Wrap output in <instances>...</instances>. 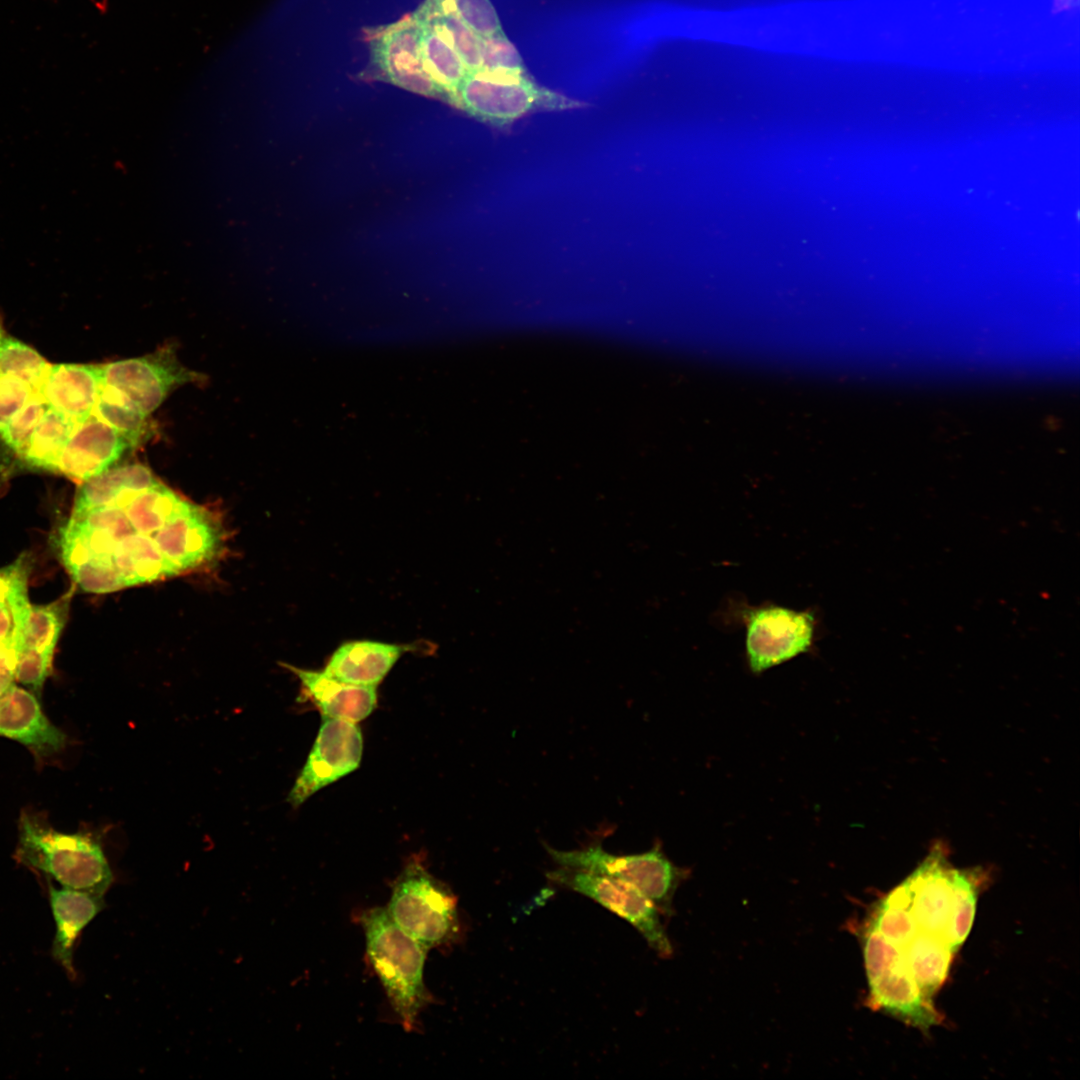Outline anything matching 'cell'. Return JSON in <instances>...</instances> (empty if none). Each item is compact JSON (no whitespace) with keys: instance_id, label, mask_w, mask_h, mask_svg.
<instances>
[{"instance_id":"1","label":"cell","mask_w":1080,"mask_h":1080,"mask_svg":"<svg viewBox=\"0 0 1080 1080\" xmlns=\"http://www.w3.org/2000/svg\"><path fill=\"white\" fill-rule=\"evenodd\" d=\"M224 530L145 465H113L80 483L59 529L60 559L73 582L104 594L191 572L222 551Z\"/></svg>"},{"instance_id":"2","label":"cell","mask_w":1080,"mask_h":1080,"mask_svg":"<svg viewBox=\"0 0 1080 1080\" xmlns=\"http://www.w3.org/2000/svg\"><path fill=\"white\" fill-rule=\"evenodd\" d=\"M366 954L391 1005L406 1031L417 1025L419 1014L431 1001L423 979L427 949L404 932L384 908L360 915Z\"/></svg>"},{"instance_id":"3","label":"cell","mask_w":1080,"mask_h":1080,"mask_svg":"<svg viewBox=\"0 0 1080 1080\" xmlns=\"http://www.w3.org/2000/svg\"><path fill=\"white\" fill-rule=\"evenodd\" d=\"M17 859L61 887L104 896L113 874L100 843L86 833H64L31 815L19 823Z\"/></svg>"},{"instance_id":"4","label":"cell","mask_w":1080,"mask_h":1080,"mask_svg":"<svg viewBox=\"0 0 1080 1080\" xmlns=\"http://www.w3.org/2000/svg\"><path fill=\"white\" fill-rule=\"evenodd\" d=\"M451 103L471 116L503 128L539 111L579 108L583 103L536 82L529 73H468Z\"/></svg>"},{"instance_id":"5","label":"cell","mask_w":1080,"mask_h":1080,"mask_svg":"<svg viewBox=\"0 0 1080 1080\" xmlns=\"http://www.w3.org/2000/svg\"><path fill=\"white\" fill-rule=\"evenodd\" d=\"M385 909L427 950L447 944L458 934L455 895L417 861L409 863L397 878Z\"/></svg>"},{"instance_id":"6","label":"cell","mask_w":1080,"mask_h":1080,"mask_svg":"<svg viewBox=\"0 0 1080 1080\" xmlns=\"http://www.w3.org/2000/svg\"><path fill=\"white\" fill-rule=\"evenodd\" d=\"M99 397L147 418L179 386L199 380L170 347L151 354L102 365Z\"/></svg>"},{"instance_id":"7","label":"cell","mask_w":1080,"mask_h":1080,"mask_svg":"<svg viewBox=\"0 0 1080 1080\" xmlns=\"http://www.w3.org/2000/svg\"><path fill=\"white\" fill-rule=\"evenodd\" d=\"M551 859L557 866L585 870L608 875L625 881L660 909L669 905L683 875L663 853L658 843L648 851L617 855L607 852L599 842L580 849L557 850L545 844Z\"/></svg>"},{"instance_id":"8","label":"cell","mask_w":1080,"mask_h":1080,"mask_svg":"<svg viewBox=\"0 0 1080 1080\" xmlns=\"http://www.w3.org/2000/svg\"><path fill=\"white\" fill-rule=\"evenodd\" d=\"M746 658L750 670H765L808 652L814 643L816 617L778 605L742 606Z\"/></svg>"},{"instance_id":"9","label":"cell","mask_w":1080,"mask_h":1080,"mask_svg":"<svg viewBox=\"0 0 1080 1080\" xmlns=\"http://www.w3.org/2000/svg\"><path fill=\"white\" fill-rule=\"evenodd\" d=\"M546 876L551 882L594 900L626 920L661 956L672 954L659 908L631 884L608 875L562 866L549 871Z\"/></svg>"},{"instance_id":"10","label":"cell","mask_w":1080,"mask_h":1080,"mask_svg":"<svg viewBox=\"0 0 1080 1080\" xmlns=\"http://www.w3.org/2000/svg\"><path fill=\"white\" fill-rule=\"evenodd\" d=\"M370 63L392 84L424 96L441 95L422 59V24L415 13L389 25L368 28Z\"/></svg>"},{"instance_id":"11","label":"cell","mask_w":1080,"mask_h":1080,"mask_svg":"<svg viewBox=\"0 0 1080 1080\" xmlns=\"http://www.w3.org/2000/svg\"><path fill=\"white\" fill-rule=\"evenodd\" d=\"M362 751L363 737L356 723L322 717L310 754L288 794V803L297 808L323 787L356 770Z\"/></svg>"},{"instance_id":"12","label":"cell","mask_w":1080,"mask_h":1080,"mask_svg":"<svg viewBox=\"0 0 1080 1080\" xmlns=\"http://www.w3.org/2000/svg\"><path fill=\"white\" fill-rule=\"evenodd\" d=\"M129 447L132 444L122 433L92 413L75 424L55 473L81 483L112 467Z\"/></svg>"},{"instance_id":"13","label":"cell","mask_w":1080,"mask_h":1080,"mask_svg":"<svg viewBox=\"0 0 1080 1080\" xmlns=\"http://www.w3.org/2000/svg\"><path fill=\"white\" fill-rule=\"evenodd\" d=\"M0 736L39 756L54 754L66 743L65 734L46 717L36 695L15 682L0 693Z\"/></svg>"},{"instance_id":"14","label":"cell","mask_w":1080,"mask_h":1080,"mask_svg":"<svg viewBox=\"0 0 1080 1080\" xmlns=\"http://www.w3.org/2000/svg\"><path fill=\"white\" fill-rule=\"evenodd\" d=\"M952 869L945 856L935 849L905 880L911 896L910 911L919 932L933 936L946 945Z\"/></svg>"},{"instance_id":"15","label":"cell","mask_w":1080,"mask_h":1080,"mask_svg":"<svg viewBox=\"0 0 1080 1080\" xmlns=\"http://www.w3.org/2000/svg\"><path fill=\"white\" fill-rule=\"evenodd\" d=\"M102 380V365L54 364L49 365L37 392L50 407L78 423L93 413Z\"/></svg>"},{"instance_id":"16","label":"cell","mask_w":1080,"mask_h":1080,"mask_svg":"<svg viewBox=\"0 0 1080 1080\" xmlns=\"http://www.w3.org/2000/svg\"><path fill=\"white\" fill-rule=\"evenodd\" d=\"M295 674L306 698L318 708L321 717L357 723L368 717L377 704V687L351 684L336 679L323 670H308L284 664Z\"/></svg>"},{"instance_id":"17","label":"cell","mask_w":1080,"mask_h":1080,"mask_svg":"<svg viewBox=\"0 0 1080 1080\" xmlns=\"http://www.w3.org/2000/svg\"><path fill=\"white\" fill-rule=\"evenodd\" d=\"M413 648L371 640L348 641L331 654L323 671L344 682L377 687L399 658Z\"/></svg>"},{"instance_id":"18","label":"cell","mask_w":1080,"mask_h":1080,"mask_svg":"<svg viewBox=\"0 0 1080 1080\" xmlns=\"http://www.w3.org/2000/svg\"><path fill=\"white\" fill-rule=\"evenodd\" d=\"M870 1001L875 1007L927 1030L939 1022V1015L910 974L902 955L891 969L869 984Z\"/></svg>"},{"instance_id":"19","label":"cell","mask_w":1080,"mask_h":1080,"mask_svg":"<svg viewBox=\"0 0 1080 1080\" xmlns=\"http://www.w3.org/2000/svg\"><path fill=\"white\" fill-rule=\"evenodd\" d=\"M49 902L56 931L51 953L65 971L74 976L73 953L82 930L103 908V897L89 892L49 885Z\"/></svg>"},{"instance_id":"20","label":"cell","mask_w":1080,"mask_h":1080,"mask_svg":"<svg viewBox=\"0 0 1080 1080\" xmlns=\"http://www.w3.org/2000/svg\"><path fill=\"white\" fill-rule=\"evenodd\" d=\"M420 21L424 68L440 94L451 102L469 72L453 46L431 24Z\"/></svg>"},{"instance_id":"21","label":"cell","mask_w":1080,"mask_h":1080,"mask_svg":"<svg viewBox=\"0 0 1080 1080\" xmlns=\"http://www.w3.org/2000/svg\"><path fill=\"white\" fill-rule=\"evenodd\" d=\"M901 951L910 974L930 997L945 981L953 952L944 942L923 932H917Z\"/></svg>"},{"instance_id":"22","label":"cell","mask_w":1080,"mask_h":1080,"mask_svg":"<svg viewBox=\"0 0 1080 1080\" xmlns=\"http://www.w3.org/2000/svg\"><path fill=\"white\" fill-rule=\"evenodd\" d=\"M75 424L71 417L49 406L20 458L22 464L30 469L55 473L58 458Z\"/></svg>"},{"instance_id":"23","label":"cell","mask_w":1080,"mask_h":1080,"mask_svg":"<svg viewBox=\"0 0 1080 1080\" xmlns=\"http://www.w3.org/2000/svg\"><path fill=\"white\" fill-rule=\"evenodd\" d=\"M72 590L57 600L43 605L31 604L22 637L16 653L30 648L54 654L60 635L65 627L70 609Z\"/></svg>"},{"instance_id":"24","label":"cell","mask_w":1080,"mask_h":1080,"mask_svg":"<svg viewBox=\"0 0 1080 1080\" xmlns=\"http://www.w3.org/2000/svg\"><path fill=\"white\" fill-rule=\"evenodd\" d=\"M415 14L431 24L453 46L469 73L481 69L482 38L456 15L434 10L424 3Z\"/></svg>"},{"instance_id":"25","label":"cell","mask_w":1080,"mask_h":1080,"mask_svg":"<svg viewBox=\"0 0 1080 1080\" xmlns=\"http://www.w3.org/2000/svg\"><path fill=\"white\" fill-rule=\"evenodd\" d=\"M951 911L947 928V945L954 953L967 938L974 921L977 887L974 879L967 873L952 869Z\"/></svg>"},{"instance_id":"26","label":"cell","mask_w":1080,"mask_h":1080,"mask_svg":"<svg viewBox=\"0 0 1080 1080\" xmlns=\"http://www.w3.org/2000/svg\"><path fill=\"white\" fill-rule=\"evenodd\" d=\"M49 365L34 348L0 326V375L25 381L37 391Z\"/></svg>"},{"instance_id":"27","label":"cell","mask_w":1080,"mask_h":1080,"mask_svg":"<svg viewBox=\"0 0 1080 1080\" xmlns=\"http://www.w3.org/2000/svg\"><path fill=\"white\" fill-rule=\"evenodd\" d=\"M423 3L434 10L453 13L481 38L505 34L490 0H425Z\"/></svg>"},{"instance_id":"28","label":"cell","mask_w":1080,"mask_h":1080,"mask_svg":"<svg viewBox=\"0 0 1080 1080\" xmlns=\"http://www.w3.org/2000/svg\"><path fill=\"white\" fill-rule=\"evenodd\" d=\"M48 407L44 398L35 391L1 430L0 440L19 459L26 451L30 438Z\"/></svg>"},{"instance_id":"29","label":"cell","mask_w":1080,"mask_h":1080,"mask_svg":"<svg viewBox=\"0 0 1080 1080\" xmlns=\"http://www.w3.org/2000/svg\"><path fill=\"white\" fill-rule=\"evenodd\" d=\"M870 926L900 949L919 932L910 907L892 902L886 897L878 904Z\"/></svg>"},{"instance_id":"30","label":"cell","mask_w":1080,"mask_h":1080,"mask_svg":"<svg viewBox=\"0 0 1080 1080\" xmlns=\"http://www.w3.org/2000/svg\"><path fill=\"white\" fill-rule=\"evenodd\" d=\"M483 71L501 74L527 73L523 60L506 35L482 38Z\"/></svg>"},{"instance_id":"31","label":"cell","mask_w":1080,"mask_h":1080,"mask_svg":"<svg viewBox=\"0 0 1080 1080\" xmlns=\"http://www.w3.org/2000/svg\"><path fill=\"white\" fill-rule=\"evenodd\" d=\"M902 955L900 948L869 925L864 934V962L869 984L898 963Z\"/></svg>"},{"instance_id":"32","label":"cell","mask_w":1080,"mask_h":1080,"mask_svg":"<svg viewBox=\"0 0 1080 1080\" xmlns=\"http://www.w3.org/2000/svg\"><path fill=\"white\" fill-rule=\"evenodd\" d=\"M93 413L122 433L132 446L147 432V418L120 404L99 397Z\"/></svg>"},{"instance_id":"33","label":"cell","mask_w":1080,"mask_h":1080,"mask_svg":"<svg viewBox=\"0 0 1080 1080\" xmlns=\"http://www.w3.org/2000/svg\"><path fill=\"white\" fill-rule=\"evenodd\" d=\"M54 654L30 648L17 651L15 680L39 696L48 678Z\"/></svg>"},{"instance_id":"34","label":"cell","mask_w":1080,"mask_h":1080,"mask_svg":"<svg viewBox=\"0 0 1080 1080\" xmlns=\"http://www.w3.org/2000/svg\"><path fill=\"white\" fill-rule=\"evenodd\" d=\"M34 392V388L27 382L0 375V432Z\"/></svg>"},{"instance_id":"35","label":"cell","mask_w":1080,"mask_h":1080,"mask_svg":"<svg viewBox=\"0 0 1080 1080\" xmlns=\"http://www.w3.org/2000/svg\"><path fill=\"white\" fill-rule=\"evenodd\" d=\"M30 558L26 554L19 556L13 563L0 568V601H7L12 589L30 573Z\"/></svg>"},{"instance_id":"36","label":"cell","mask_w":1080,"mask_h":1080,"mask_svg":"<svg viewBox=\"0 0 1080 1080\" xmlns=\"http://www.w3.org/2000/svg\"><path fill=\"white\" fill-rule=\"evenodd\" d=\"M17 653L15 642L0 644V693L15 682Z\"/></svg>"},{"instance_id":"37","label":"cell","mask_w":1080,"mask_h":1080,"mask_svg":"<svg viewBox=\"0 0 1080 1080\" xmlns=\"http://www.w3.org/2000/svg\"><path fill=\"white\" fill-rule=\"evenodd\" d=\"M10 641H14L13 614L8 602L0 601V644Z\"/></svg>"}]
</instances>
